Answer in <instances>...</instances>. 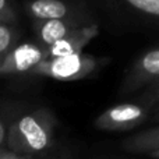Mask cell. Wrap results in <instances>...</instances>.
<instances>
[{"label":"cell","instance_id":"cell-1","mask_svg":"<svg viewBox=\"0 0 159 159\" xmlns=\"http://www.w3.org/2000/svg\"><path fill=\"white\" fill-rule=\"evenodd\" d=\"M56 126L57 119L46 107L25 113L7 129V149L24 157L45 152L53 145Z\"/></svg>","mask_w":159,"mask_h":159},{"label":"cell","instance_id":"cell-2","mask_svg":"<svg viewBox=\"0 0 159 159\" xmlns=\"http://www.w3.org/2000/svg\"><path fill=\"white\" fill-rule=\"evenodd\" d=\"M109 61L106 57H96L88 53L61 56L42 60L30 71L32 75L59 80V81H75L88 78Z\"/></svg>","mask_w":159,"mask_h":159},{"label":"cell","instance_id":"cell-3","mask_svg":"<svg viewBox=\"0 0 159 159\" xmlns=\"http://www.w3.org/2000/svg\"><path fill=\"white\" fill-rule=\"evenodd\" d=\"M151 110L144 103H120L106 109L93 120L95 129L102 131H127L147 120Z\"/></svg>","mask_w":159,"mask_h":159},{"label":"cell","instance_id":"cell-4","mask_svg":"<svg viewBox=\"0 0 159 159\" xmlns=\"http://www.w3.org/2000/svg\"><path fill=\"white\" fill-rule=\"evenodd\" d=\"M159 80V48L147 50L133 63L131 69L126 74L121 91L123 95L131 93L148 84H154Z\"/></svg>","mask_w":159,"mask_h":159},{"label":"cell","instance_id":"cell-5","mask_svg":"<svg viewBox=\"0 0 159 159\" xmlns=\"http://www.w3.org/2000/svg\"><path fill=\"white\" fill-rule=\"evenodd\" d=\"M45 49L34 42L17 43L6 56L0 66V75L30 73L42 60H45Z\"/></svg>","mask_w":159,"mask_h":159},{"label":"cell","instance_id":"cell-6","mask_svg":"<svg viewBox=\"0 0 159 159\" xmlns=\"http://www.w3.org/2000/svg\"><path fill=\"white\" fill-rule=\"evenodd\" d=\"M99 34L98 24H87L70 32L63 39L55 42L49 48L45 49L46 59L61 57V56H70L82 53L84 48Z\"/></svg>","mask_w":159,"mask_h":159},{"label":"cell","instance_id":"cell-7","mask_svg":"<svg viewBox=\"0 0 159 159\" xmlns=\"http://www.w3.org/2000/svg\"><path fill=\"white\" fill-rule=\"evenodd\" d=\"M82 25H87L82 14H75V16L61 20L35 22V34L36 39H38V45L46 49L50 45L63 39L64 36H67L70 32H73Z\"/></svg>","mask_w":159,"mask_h":159},{"label":"cell","instance_id":"cell-8","mask_svg":"<svg viewBox=\"0 0 159 159\" xmlns=\"http://www.w3.org/2000/svg\"><path fill=\"white\" fill-rule=\"evenodd\" d=\"M25 10L35 22L61 20L80 14L77 8L64 0H30L25 4Z\"/></svg>","mask_w":159,"mask_h":159},{"label":"cell","instance_id":"cell-9","mask_svg":"<svg viewBox=\"0 0 159 159\" xmlns=\"http://www.w3.org/2000/svg\"><path fill=\"white\" fill-rule=\"evenodd\" d=\"M123 148L134 154H152L159 151V126L148 129L124 140Z\"/></svg>","mask_w":159,"mask_h":159},{"label":"cell","instance_id":"cell-10","mask_svg":"<svg viewBox=\"0 0 159 159\" xmlns=\"http://www.w3.org/2000/svg\"><path fill=\"white\" fill-rule=\"evenodd\" d=\"M20 31L13 24H0V66L6 56L18 43Z\"/></svg>","mask_w":159,"mask_h":159},{"label":"cell","instance_id":"cell-11","mask_svg":"<svg viewBox=\"0 0 159 159\" xmlns=\"http://www.w3.org/2000/svg\"><path fill=\"white\" fill-rule=\"evenodd\" d=\"M131 8L149 17H159V0H124Z\"/></svg>","mask_w":159,"mask_h":159},{"label":"cell","instance_id":"cell-12","mask_svg":"<svg viewBox=\"0 0 159 159\" xmlns=\"http://www.w3.org/2000/svg\"><path fill=\"white\" fill-rule=\"evenodd\" d=\"M141 103H144L149 110L154 109L155 113L159 112V80L148 88L145 93L141 96Z\"/></svg>","mask_w":159,"mask_h":159},{"label":"cell","instance_id":"cell-13","mask_svg":"<svg viewBox=\"0 0 159 159\" xmlns=\"http://www.w3.org/2000/svg\"><path fill=\"white\" fill-rule=\"evenodd\" d=\"M17 21V13L10 0H0V24H13Z\"/></svg>","mask_w":159,"mask_h":159},{"label":"cell","instance_id":"cell-14","mask_svg":"<svg viewBox=\"0 0 159 159\" xmlns=\"http://www.w3.org/2000/svg\"><path fill=\"white\" fill-rule=\"evenodd\" d=\"M0 159H30V157L17 155V154L8 151V149H6V148H0Z\"/></svg>","mask_w":159,"mask_h":159},{"label":"cell","instance_id":"cell-15","mask_svg":"<svg viewBox=\"0 0 159 159\" xmlns=\"http://www.w3.org/2000/svg\"><path fill=\"white\" fill-rule=\"evenodd\" d=\"M6 138H7V127L0 120V148H3V145L6 144Z\"/></svg>","mask_w":159,"mask_h":159},{"label":"cell","instance_id":"cell-16","mask_svg":"<svg viewBox=\"0 0 159 159\" xmlns=\"http://www.w3.org/2000/svg\"><path fill=\"white\" fill-rule=\"evenodd\" d=\"M152 158H155V159H159V151H157V152H152V154H149Z\"/></svg>","mask_w":159,"mask_h":159},{"label":"cell","instance_id":"cell-17","mask_svg":"<svg viewBox=\"0 0 159 159\" xmlns=\"http://www.w3.org/2000/svg\"><path fill=\"white\" fill-rule=\"evenodd\" d=\"M152 119H154L155 121H159V112L155 113V115H154V117H152Z\"/></svg>","mask_w":159,"mask_h":159}]
</instances>
